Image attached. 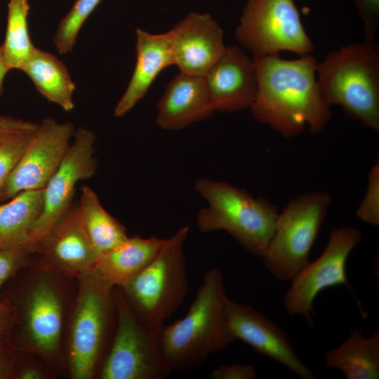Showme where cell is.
Listing matches in <instances>:
<instances>
[{
  "label": "cell",
  "instance_id": "f546056e",
  "mask_svg": "<svg viewBox=\"0 0 379 379\" xmlns=\"http://www.w3.org/2000/svg\"><path fill=\"white\" fill-rule=\"evenodd\" d=\"M358 14L362 20L365 41L375 42L379 27V0H354Z\"/></svg>",
  "mask_w": 379,
  "mask_h": 379
},
{
  "label": "cell",
  "instance_id": "4316f807",
  "mask_svg": "<svg viewBox=\"0 0 379 379\" xmlns=\"http://www.w3.org/2000/svg\"><path fill=\"white\" fill-rule=\"evenodd\" d=\"M100 1L75 0L71 9L59 22L53 37V44L60 54H67L73 50L82 26Z\"/></svg>",
  "mask_w": 379,
  "mask_h": 379
},
{
  "label": "cell",
  "instance_id": "ba28073f",
  "mask_svg": "<svg viewBox=\"0 0 379 379\" xmlns=\"http://www.w3.org/2000/svg\"><path fill=\"white\" fill-rule=\"evenodd\" d=\"M116 329L102 363V379H164L171 373L161 352V328L141 320L126 302L120 288H114Z\"/></svg>",
  "mask_w": 379,
  "mask_h": 379
},
{
  "label": "cell",
  "instance_id": "ffe728a7",
  "mask_svg": "<svg viewBox=\"0 0 379 379\" xmlns=\"http://www.w3.org/2000/svg\"><path fill=\"white\" fill-rule=\"evenodd\" d=\"M164 242V239L155 237H128L100 254L93 270L109 286L123 288L152 260Z\"/></svg>",
  "mask_w": 379,
  "mask_h": 379
},
{
  "label": "cell",
  "instance_id": "277c9868",
  "mask_svg": "<svg viewBox=\"0 0 379 379\" xmlns=\"http://www.w3.org/2000/svg\"><path fill=\"white\" fill-rule=\"evenodd\" d=\"M195 190L208 204L197 216L199 231L224 230L262 258L274 233L279 214L277 206L224 181L199 178Z\"/></svg>",
  "mask_w": 379,
  "mask_h": 379
},
{
  "label": "cell",
  "instance_id": "1f68e13d",
  "mask_svg": "<svg viewBox=\"0 0 379 379\" xmlns=\"http://www.w3.org/2000/svg\"><path fill=\"white\" fill-rule=\"evenodd\" d=\"M17 318V309L11 299H0V342L9 343Z\"/></svg>",
  "mask_w": 379,
  "mask_h": 379
},
{
  "label": "cell",
  "instance_id": "30bf717a",
  "mask_svg": "<svg viewBox=\"0 0 379 379\" xmlns=\"http://www.w3.org/2000/svg\"><path fill=\"white\" fill-rule=\"evenodd\" d=\"M361 239V232L357 227L342 226L332 229L321 255L309 262L291 281L283 300L285 311L291 316L301 315L312 326L313 303L321 291L340 285L350 289L346 263Z\"/></svg>",
  "mask_w": 379,
  "mask_h": 379
},
{
  "label": "cell",
  "instance_id": "603a6c76",
  "mask_svg": "<svg viewBox=\"0 0 379 379\" xmlns=\"http://www.w3.org/2000/svg\"><path fill=\"white\" fill-rule=\"evenodd\" d=\"M21 70L46 100L65 112L74 109L76 85L65 63L55 55L35 47Z\"/></svg>",
  "mask_w": 379,
  "mask_h": 379
},
{
  "label": "cell",
  "instance_id": "836d02e7",
  "mask_svg": "<svg viewBox=\"0 0 379 379\" xmlns=\"http://www.w3.org/2000/svg\"><path fill=\"white\" fill-rule=\"evenodd\" d=\"M14 378L18 379H41L44 374L38 368L32 366H20L18 364L15 368Z\"/></svg>",
  "mask_w": 379,
  "mask_h": 379
},
{
  "label": "cell",
  "instance_id": "8fae6325",
  "mask_svg": "<svg viewBox=\"0 0 379 379\" xmlns=\"http://www.w3.org/2000/svg\"><path fill=\"white\" fill-rule=\"evenodd\" d=\"M14 304L18 318L8 343L19 352H31L51 364H58L62 302L53 284L39 279L28 289L20 305Z\"/></svg>",
  "mask_w": 379,
  "mask_h": 379
},
{
  "label": "cell",
  "instance_id": "52a82bcc",
  "mask_svg": "<svg viewBox=\"0 0 379 379\" xmlns=\"http://www.w3.org/2000/svg\"><path fill=\"white\" fill-rule=\"evenodd\" d=\"M78 279L79 293L69 335V371L74 379H90L102 357L116 311L114 288L93 268Z\"/></svg>",
  "mask_w": 379,
  "mask_h": 379
},
{
  "label": "cell",
  "instance_id": "4dcf8cb0",
  "mask_svg": "<svg viewBox=\"0 0 379 379\" xmlns=\"http://www.w3.org/2000/svg\"><path fill=\"white\" fill-rule=\"evenodd\" d=\"M255 367L249 364H222L212 370L208 378L211 379H254L256 377Z\"/></svg>",
  "mask_w": 379,
  "mask_h": 379
},
{
  "label": "cell",
  "instance_id": "2e32d148",
  "mask_svg": "<svg viewBox=\"0 0 379 379\" xmlns=\"http://www.w3.org/2000/svg\"><path fill=\"white\" fill-rule=\"evenodd\" d=\"M204 79L215 111H241L250 109L254 102L258 89L255 61L237 46H227Z\"/></svg>",
  "mask_w": 379,
  "mask_h": 379
},
{
  "label": "cell",
  "instance_id": "3957f363",
  "mask_svg": "<svg viewBox=\"0 0 379 379\" xmlns=\"http://www.w3.org/2000/svg\"><path fill=\"white\" fill-rule=\"evenodd\" d=\"M317 79L326 103L338 105L364 127L379 132V52L364 41L328 53L317 65Z\"/></svg>",
  "mask_w": 379,
  "mask_h": 379
},
{
  "label": "cell",
  "instance_id": "7c38bea8",
  "mask_svg": "<svg viewBox=\"0 0 379 379\" xmlns=\"http://www.w3.org/2000/svg\"><path fill=\"white\" fill-rule=\"evenodd\" d=\"M96 136L79 127L60 166L43 189V207L31 230V241L37 253L39 243L72 206L77 184L91 178L97 168L94 156Z\"/></svg>",
  "mask_w": 379,
  "mask_h": 379
},
{
  "label": "cell",
  "instance_id": "5b68a950",
  "mask_svg": "<svg viewBox=\"0 0 379 379\" xmlns=\"http://www.w3.org/2000/svg\"><path fill=\"white\" fill-rule=\"evenodd\" d=\"M189 227L179 228L164 239L152 260L123 288L124 297L144 322L161 328L181 305L187 291L183 246Z\"/></svg>",
  "mask_w": 379,
  "mask_h": 379
},
{
  "label": "cell",
  "instance_id": "83f0119b",
  "mask_svg": "<svg viewBox=\"0 0 379 379\" xmlns=\"http://www.w3.org/2000/svg\"><path fill=\"white\" fill-rule=\"evenodd\" d=\"M356 214L362 221L379 225V161L378 157L371 167L368 177L365 195L357 209Z\"/></svg>",
  "mask_w": 379,
  "mask_h": 379
},
{
  "label": "cell",
  "instance_id": "4fadbf2b",
  "mask_svg": "<svg viewBox=\"0 0 379 379\" xmlns=\"http://www.w3.org/2000/svg\"><path fill=\"white\" fill-rule=\"evenodd\" d=\"M75 132L69 121L46 117L40 124L11 175L3 201L25 190H42L62 163Z\"/></svg>",
  "mask_w": 379,
  "mask_h": 379
},
{
  "label": "cell",
  "instance_id": "d6a6232c",
  "mask_svg": "<svg viewBox=\"0 0 379 379\" xmlns=\"http://www.w3.org/2000/svg\"><path fill=\"white\" fill-rule=\"evenodd\" d=\"M19 352L8 343L0 342V379L14 378Z\"/></svg>",
  "mask_w": 379,
  "mask_h": 379
},
{
  "label": "cell",
  "instance_id": "484cf974",
  "mask_svg": "<svg viewBox=\"0 0 379 379\" xmlns=\"http://www.w3.org/2000/svg\"><path fill=\"white\" fill-rule=\"evenodd\" d=\"M28 0H8L6 34L0 51L10 70L20 69L35 48L29 34Z\"/></svg>",
  "mask_w": 379,
  "mask_h": 379
},
{
  "label": "cell",
  "instance_id": "5bb4252c",
  "mask_svg": "<svg viewBox=\"0 0 379 379\" xmlns=\"http://www.w3.org/2000/svg\"><path fill=\"white\" fill-rule=\"evenodd\" d=\"M168 32L173 65L182 73L204 77L227 47L222 28L208 13L191 12Z\"/></svg>",
  "mask_w": 379,
  "mask_h": 379
},
{
  "label": "cell",
  "instance_id": "6da1fadb",
  "mask_svg": "<svg viewBox=\"0 0 379 379\" xmlns=\"http://www.w3.org/2000/svg\"><path fill=\"white\" fill-rule=\"evenodd\" d=\"M254 60L258 89L250 107L253 117L286 138L305 128L314 134L321 132L332 114L318 86L314 57L286 60L272 54Z\"/></svg>",
  "mask_w": 379,
  "mask_h": 379
},
{
  "label": "cell",
  "instance_id": "7a4b0ae2",
  "mask_svg": "<svg viewBox=\"0 0 379 379\" xmlns=\"http://www.w3.org/2000/svg\"><path fill=\"white\" fill-rule=\"evenodd\" d=\"M229 298L220 270L210 268L186 315L162 326L160 345L171 372L196 370L211 354L237 340L229 321Z\"/></svg>",
  "mask_w": 379,
  "mask_h": 379
},
{
  "label": "cell",
  "instance_id": "cb8c5ba5",
  "mask_svg": "<svg viewBox=\"0 0 379 379\" xmlns=\"http://www.w3.org/2000/svg\"><path fill=\"white\" fill-rule=\"evenodd\" d=\"M76 213L83 231L98 256L128 237L125 227L104 208L95 191L88 186L81 188Z\"/></svg>",
  "mask_w": 379,
  "mask_h": 379
},
{
  "label": "cell",
  "instance_id": "9c48e42d",
  "mask_svg": "<svg viewBox=\"0 0 379 379\" xmlns=\"http://www.w3.org/2000/svg\"><path fill=\"white\" fill-rule=\"evenodd\" d=\"M235 37L254 58L281 51L300 56L314 51L295 0H247Z\"/></svg>",
  "mask_w": 379,
  "mask_h": 379
},
{
  "label": "cell",
  "instance_id": "7402d4cb",
  "mask_svg": "<svg viewBox=\"0 0 379 379\" xmlns=\"http://www.w3.org/2000/svg\"><path fill=\"white\" fill-rule=\"evenodd\" d=\"M0 204V248L36 253L30 233L43 207V189L22 191Z\"/></svg>",
  "mask_w": 379,
  "mask_h": 379
},
{
  "label": "cell",
  "instance_id": "44dd1931",
  "mask_svg": "<svg viewBox=\"0 0 379 379\" xmlns=\"http://www.w3.org/2000/svg\"><path fill=\"white\" fill-rule=\"evenodd\" d=\"M325 366L337 369L347 379L379 378V329L370 336L354 328L338 347L324 356Z\"/></svg>",
  "mask_w": 379,
  "mask_h": 379
},
{
  "label": "cell",
  "instance_id": "9a60e30c",
  "mask_svg": "<svg viewBox=\"0 0 379 379\" xmlns=\"http://www.w3.org/2000/svg\"><path fill=\"white\" fill-rule=\"evenodd\" d=\"M228 317L236 339L258 352L278 361L302 379H314L312 371L299 359L286 332L258 310L230 298Z\"/></svg>",
  "mask_w": 379,
  "mask_h": 379
},
{
  "label": "cell",
  "instance_id": "ac0fdd59",
  "mask_svg": "<svg viewBox=\"0 0 379 379\" xmlns=\"http://www.w3.org/2000/svg\"><path fill=\"white\" fill-rule=\"evenodd\" d=\"M157 109L156 123L166 130L183 128L215 112L204 77L182 72L169 82Z\"/></svg>",
  "mask_w": 379,
  "mask_h": 379
},
{
  "label": "cell",
  "instance_id": "f1b7e54d",
  "mask_svg": "<svg viewBox=\"0 0 379 379\" xmlns=\"http://www.w3.org/2000/svg\"><path fill=\"white\" fill-rule=\"evenodd\" d=\"M31 254L21 249L0 248V290L11 277L29 264Z\"/></svg>",
  "mask_w": 379,
  "mask_h": 379
},
{
  "label": "cell",
  "instance_id": "e0dca14e",
  "mask_svg": "<svg viewBox=\"0 0 379 379\" xmlns=\"http://www.w3.org/2000/svg\"><path fill=\"white\" fill-rule=\"evenodd\" d=\"M37 253L43 271L77 278L93 268L98 258L78 221L76 206L39 243Z\"/></svg>",
  "mask_w": 379,
  "mask_h": 379
},
{
  "label": "cell",
  "instance_id": "d6986e66",
  "mask_svg": "<svg viewBox=\"0 0 379 379\" xmlns=\"http://www.w3.org/2000/svg\"><path fill=\"white\" fill-rule=\"evenodd\" d=\"M136 33V62L129 84L114 114L126 115L147 93L159 73L173 65L169 32L152 34L140 28Z\"/></svg>",
  "mask_w": 379,
  "mask_h": 379
},
{
  "label": "cell",
  "instance_id": "8992f818",
  "mask_svg": "<svg viewBox=\"0 0 379 379\" xmlns=\"http://www.w3.org/2000/svg\"><path fill=\"white\" fill-rule=\"evenodd\" d=\"M331 203L326 191L308 192L291 200L279 213L274 230L262 257L269 272L281 281H291L310 262Z\"/></svg>",
  "mask_w": 379,
  "mask_h": 379
},
{
  "label": "cell",
  "instance_id": "d4e9b609",
  "mask_svg": "<svg viewBox=\"0 0 379 379\" xmlns=\"http://www.w3.org/2000/svg\"><path fill=\"white\" fill-rule=\"evenodd\" d=\"M38 124L0 115V201L7 182L27 148Z\"/></svg>",
  "mask_w": 379,
  "mask_h": 379
},
{
  "label": "cell",
  "instance_id": "e575fe53",
  "mask_svg": "<svg viewBox=\"0 0 379 379\" xmlns=\"http://www.w3.org/2000/svg\"><path fill=\"white\" fill-rule=\"evenodd\" d=\"M9 71L0 51V95L3 91L4 81L6 73Z\"/></svg>",
  "mask_w": 379,
  "mask_h": 379
}]
</instances>
